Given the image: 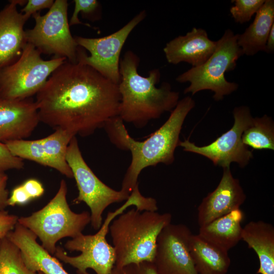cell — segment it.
<instances>
[{"instance_id": "obj_1", "label": "cell", "mask_w": 274, "mask_h": 274, "mask_svg": "<svg viewBox=\"0 0 274 274\" xmlns=\"http://www.w3.org/2000/svg\"><path fill=\"white\" fill-rule=\"evenodd\" d=\"M40 121L88 136L118 116V84L91 67L65 60L36 94Z\"/></svg>"}, {"instance_id": "obj_2", "label": "cell", "mask_w": 274, "mask_h": 274, "mask_svg": "<svg viewBox=\"0 0 274 274\" xmlns=\"http://www.w3.org/2000/svg\"><path fill=\"white\" fill-rule=\"evenodd\" d=\"M195 101L190 96L179 100L165 123L142 141H136L128 133L124 122L119 116L109 121L104 127L110 141L118 148L128 150L131 161L122 181L121 190L129 194L139 185L141 172L159 163L171 164L175 160V151L179 146L183 124Z\"/></svg>"}, {"instance_id": "obj_3", "label": "cell", "mask_w": 274, "mask_h": 274, "mask_svg": "<svg viewBox=\"0 0 274 274\" xmlns=\"http://www.w3.org/2000/svg\"><path fill=\"white\" fill-rule=\"evenodd\" d=\"M140 62L133 51H127L120 59L118 88L120 103L118 116L137 128L145 126L152 119L172 111L179 101V93L172 89L169 83L156 86L160 79L158 69L150 71L147 77L138 73Z\"/></svg>"}, {"instance_id": "obj_4", "label": "cell", "mask_w": 274, "mask_h": 274, "mask_svg": "<svg viewBox=\"0 0 274 274\" xmlns=\"http://www.w3.org/2000/svg\"><path fill=\"white\" fill-rule=\"evenodd\" d=\"M172 219L168 213L140 211L136 208L120 214L109 226L115 252V265L152 263L157 237Z\"/></svg>"}, {"instance_id": "obj_5", "label": "cell", "mask_w": 274, "mask_h": 274, "mask_svg": "<svg viewBox=\"0 0 274 274\" xmlns=\"http://www.w3.org/2000/svg\"><path fill=\"white\" fill-rule=\"evenodd\" d=\"M65 181L60 182L57 192L42 209L27 217H21L18 223L33 232L41 246L54 255L56 243L62 238H75L90 223V213H76L71 210L66 200Z\"/></svg>"}, {"instance_id": "obj_6", "label": "cell", "mask_w": 274, "mask_h": 274, "mask_svg": "<svg viewBox=\"0 0 274 274\" xmlns=\"http://www.w3.org/2000/svg\"><path fill=\"white\" fill-rule=\"evenodd\" d=\"M237 37L238 34L231 30H226L217 41L215 51L203 64L192 67L177 77L178 82L190 83L184 93L193 95L201 90H210L214 93V99L219 101L237 89V84L228 82L225 77V73L233 71L236 61L244 55L237 44Z\"/></svg>"}, {"instance_id": "obj_7", "label": "cell", "mask_w": 274, "mask_h": 274, "mask_svg": "<svg viewBox=\"0 0 274 274\" xmlns=\"http://www.w3.org/2000/svg\"><path fill=\"white\" fill-rule=\"evenodd\" d=\"M32 45L27 44L19 58L0 71V96L22 100L36 95L52 73L66 59L54 57L46 60Z\"/></svg>"}, {"instance_id": "obj_8", "label": "cell", "mask_w": 274, "mask_h": 274, "mask_svg": "<svg viewBox=\"0 0 274 274\" xmlns=\"http://www.w3.org/2000/svg\"><path fill=\"white\" fill-rule=\"evenodd\" d=\"M68 7L66 0H55L45 14H33L35 24L33 28L25 30V39L41 54L76 62L79 46L70 31Z\"/></svg>"}, {"instance_id": "obj_9", "label": "cell", "mask_w": 274, "mask_h": 274, "mask_svg": "<svg viewBox=\"0 0 274 274\" xmlns=\"http://www.w3.org/2000/svg\"><path fill=\"white\" fill-rule=\"evenodd\" d=\"M128 207L125 203L115 212H109L95 234L82 233L66 242V249L70 252L79 251L80 255L68 256L63 248L57 246L55 257L76 268L78 274H89L88 269H92L96 274H110L115 264L116 255L113 246L106 239V235L109 231L110 223Z\"/></svg>"}, {"instance_id": "obj_10", "label": "cell", "mask_w": 274, "mask_h": 274, "mask_svg": "<svg viewBox=\"0 0 274 274\" xmlns=\"http://www.w3.org/2000/svg\"><path fill=\"white\" fill-rule=\"evenodd\" d=\"M66 160L79 191L73 201L75 203L84 202L88 206L91 212V225L94 229L98 230L106 208L111 204L127 200L130 194L114 190L98 179L84 160L76 136L68 144Z\"/></svg>"}, {"instance_id": "obj_11", "label": "cell", "mask_w": 274, "mask_h": 274, "mask_svg": "<svg viewBox=\"0 0 274 274\" xmlns=\"http://www.w3.org/2000/svg\"><path fill=\"white\" fill-rule=\"evenodd\" d=\"M140 12L118 30L98 38L74 37L78 45L77 62L87 65L115 84L120 81V54L133 29L146 17Z\"/></svg>"}, {"instance_id": "obj_12", "label": "cell", "mask_w": 274, "mask_h": 274, "mask_svg": "<svg viewBox=\"0 0 274 274\" xmlns=\"http://www.w3.org/2000/svg\"><path fill=\"white\" fill-rule=\"evenodd\" d=\"M234 123L232 127L211 144L198 146L189 140L180 141L179 146L185 151L201 155L211 160L215 165L230 167L232 162L241 167L248 165L253 157L252 151L242 142L245 130L253 120L250 109L246 106L236 107L233 111Z\"/></svg>"}, {"instance_id": "obj_13", "label": "cell", "mask_w": 274, "mask_h": 274, "mask_svg": "<svg viewBox=\"0 0 274 274\" xmlns=\"http://www.w3.org/2000/svg\"><path fill=\"white\" fill-rule=\"evenodd\" d=\"M192 235L183 224L170 223L163 228L157 238L152 263L157 274H198L189 251Z\"/></svg>"}, {"instance_id": "obj_14", "label": "cell", "mask_w": 274, "mask_h": 274, "mask_svg": "<svg viewBox=\"0 0 274 274\" xmlns=\"http://www.w3.org/2000/svg\"><path fill=\"white\" fill-rule=\"evenodd\" d=\"M74 134L62 129L38 140H20L5 143L10 152L23 160L53 168L68 178L73 175L66 160L68 144Z\"/></svg>"}, {"instance_id": "obj_15", "label": "cell", "mask_w": 274, "mask_h": 274, "mask_svg": "<svg viewBox=\"0 0 274 274\" xmlns=\"http://www.w3.org/2000/svg\"><path fill=\"white\" fill-rule=\"evenodd\" d=\"M246 198L239 181L234 178L230 167L223 168L221 179L212 192L202 199L197 208L199 227L239 209Z\"/></svg>"}, {"instance_id": "obj_16", "label": "cell", "mask_w": 274, "mask_h": 274, "mask_svg": "<svg viewBox=\"0 0 274 274\" xmlns=\"http://www.w3.org/2000/svg\"><path fill=\"white\" fill-rule=\"evenodd\" d=\"M39 122L38 106L32 97L13 100L0 96V142L25 140Z\"/></svg>"}, {"instance_id": "obj_17", "label": "cell", "mask_w": 274, "mask_h": 274, "mask_svg": "<svg viewBox=\"0 0 274 274\" xmlns=\"http://www.w3.org/2000/svg\"><path fill=\"white\" fill-rule=\"evenodd\" d=\"M9 2L0 10V71L16 62L27 44L24 25L28 19L17 9L27 0Z\"/></svg>"}, {"instance_id": "obj_18", "label": "cell", "mask_w": 274, "mask_h": 274, "mask_svg": "<svg viewBox=\"0 0 274 274\" xmlns=\"http://www.w3.org/2000/svg\"><path fill=\"white\" fill-rule=\"evenodd\" d=\"M217 41L210 40L203 29L194 27L184 36L168 42L163 51L168 63L185 62L197 67L203 64L213 54Z\"/></svg>"}, {"instance_id": "obj_19", "label": "cell", "mask_w": 274, "mask_h": 274, "mask_svg": "<svg viewBox=\"0 0 274 274\" xmlns=\"http://www.w3.org/2000/svg\"><path fill=\"white\" fill-rule=\"evenodd\" d=\"M20 250L23 260L30 270L43 274H70L55 257L37 241V236L17 222L6 236Z\"/></svg>"}, {"instance_id": "obj_20", "label": "cell", "mask_w": 274, "mask_h": 274, "mask_svg": "<svg viewBox=\"0 0 274 274\" xmlns=\"http://www.w3.org/2000/svg\"><path fill=\"white\" fill-rule=\"evenodd\" d=\"M242 240L256 253L257 274H274V227L262 220L252 221L243 227Z\"/></svg>"}, {"instance_id": "obj_21", "label": "cell", "mask_w": 274, "mask_h": 274, "mask_svg": "<svg viewBox=\"0 0 274 274\" xmlns=\"http://www.w3.org/2000/svg\"><path fill=\"white\" fill-rule=\"evenodd\" d=\"M244 213L239 208L199 227L198 234L203 238L228 252L242 240L241 223Z\"/></svg>"}, {"instance_id": "obj_22", "label": "cell", "mask_w": 274, "mask_h": 274, "mask_svg": "<svg viewBox=\"0 0 274 274\" xmlns=\"http://www.w3.org/2000/svg\"><path fill=\"white\" fill-rule=\"evenodd\" d=\"M189 251L198 274H227L231 260L228 252L201 237L191 235Z\"/></svg>"}, {"instance_id": "obj_23", "label": "cell", "mask_w": 274, "mask_h": 274, "mask_svg": "<svg viewBox=\"0 0 274 274\" xmlns=\"http://www.w3.org/2000/svg\"><path fill=\"white\" fill-rule=\"evenodd\" d=\"M274 24V1L265 0L253 22L244 33L238 34L237 42L244 55L253 56L265 51L267 37Z\"/></svg>"}, {"instance_id": "obj_24", "label": "cell", "mask_w": 274, "mask_h": 274, "mask_svg": "<svg viewBox=\"0 0 274 274\" xmlns=\"http://www.w3.org/2000/svg\"><path fill=\"white\" fill-rule=\"evenodd\" d=\"M243 144L256 150H274V123L272 118L265 115L254 118L252 124L244 131Z\"/></svg>"}, {"instance_id": "obj_25", "label": "cell", "mask_w": 274, "mask_h": 274, "mask_svg": "<svg viewBox=\"0 0 274 274\" xmlns=\"http://www.w3.org/2000/svg\"><path fill=\"white\" fill-rule=\"evenodd\" d=\"M0 274H43L25 265L19 249L7 237L0 242Z\"/></svg>"}, {"instance_id": "obj_26", "label": "cell", "mask_w": 274, "mask_h": 274, "mask_svg": "<svg viewBox=\"0 0 274 274\" xmlns=\"http://www.w3.org/2000/svg\"><path fill=\"white\" fill-rule=\"evenodd\" d=\"M74 12L69 21L70 26L77 24H84L90 27L89 24L82 23L79 19L78 15L81 13L82 17L94 21L100 19V4L97 0H74Z\"/></svg>"}, {"instance_id": "obj_27", "label": "cell", "mask_w": 274, "mask_h": 274, "mask_svg": "<svg viewBox=\"0 0 274 274\" xmlns=\"http://www.w3.org/2000/svg\"><path fill=\"white\" fill-rule=\"evenodd\" d=\"M265 0H234L230 9L232 17L236 23H244L250 20L264 3Z\"/></svg>"}, {"instance_id": "obj_28", "label": "cell", "mask_w": 274, "mask_h": 274, "mask_svg": "<svg viewBox=\"0 0 274 274\" xmlns=\"http://www.w3.org/2000/svg\"><path fill=\"white\" fill-rule=\"evenodd\" d=\"M24 165L23 159L14 156L5 144L0 142V173L10 169H20Z\"/></svg>"}, {"instance_id": "obj_29", "label": "cell", "mask_w": 274, "mask_h": 274, "mask_svg": "<svg viewBox=\"0 0 274 274\" xmlns=\"http://www.w3.org/2000/svg\"><path fill=\"white\" fill-rule=\"evenodd\" d=\"M54 2V0H27L26 5L21 9L20 12L28 19L33 14L43 9H49Z\"/></svg>"}, {"instance_id": "obj_30", "label": "cell", "mask_w": 274, "mask_h": 274, "mask_svg": "<svg viewBox=\"0 0 274 274\" xmlns=\"http://www.w3.org/2000/svg\"><path fill=\"white\" fill-rule=\"evenodd\" d=\"M18 218L17 216L10 214L5 210L0 211V240L6 237L14 229Z\"/></svg>"}, {"instance_id": "obj_31", "label": "cell", "mask_w": 274, "mask_h": 274, "mask_svg": "<svg viewBox=\"0 0 274 274\" xmlns=\"http://www.w3.org/2000/svg\"><path fill=\"white\" fill-rule=\"evenodd\" d=\"M31 198L26 192L22 184L15 187L9 197L8 206H14L16 204H24L31 200Z\"/></svg>"}, {"instance_id": "obj_32", "label": "cell", "mask_w": 274, "mask_h": 274, "mask_svg": "<svg viewBox=\"0 0 274 274\" xmlns=\"http://www.w3.org/2000/svg\"><path fill=\"white\" fill-rule=\"evenodd\" d=\"M22 185L31 199L40 197L44 192L42 183L35 179L26 180Z\"/></svg>"}, {"instance_id": "obj_33", "label": "cell", "mask_w": 274, "mask_h": 274, "mask_svg": "<svg viewBox=\"0 0 274 274\" xmlns=\"http://www.w3.org/2000/svg\"><path fill=\"white\" fill-rule=\"evenodd\" d=\"M8 177L5 173H0V211L5 210L8 206L9 192L7 189Z\"/></svg>"}, {"instance_id": "obj_34", "label": "cell", "mask_w": 274, "mask_h": 274, "mask_svg": "<svg viewBox=\"0 0 274 274\" xmlns=\"http://www.w3.org/2000/svg\"><path fill=\"white\" fill-rule=\"evenodd\" d=\"M137 274H157L152 263L144 262L135 264Z\"/></svg>"}, {"instance_id": "obj_35", "label": "cell", "mask_w": 274, "mask_h": 274, "mask_svg": "<svg viewBox=\"0 0 274 274\" xmlns=\"http://www.w3.org/2000/svg\"><path fill=\"white\" fill-rule=\"evenodd\" d=\"M110 274H137L134 264L123 267L114 266Z\"/></svg>"}, {"instance_id": "obj_36", "label": "cell", "mask_w": 274, "mask_h": 274, "mask_svg": "<svg viewBox=\"0 0 274 274\" xmlns=\"http://www.w3.org/2000/svg\"><path fill=\"white\" fill-rule=\"evenodd\" d=\"M274 51V24L272 25L266 43L265 52L271 53Z\"/></svg>"}, {"instance_id": "obj_37", "label": "cell", "mask_w": 274, "mask_h": 274, "mask_svg": "<svg viewBox=\"0 0 274 274\" xmlns=\"http://www.w3.org/2000/svg\"><path fill=\"white\" fill-rule=\"evenodd\" d=\"M0 242H1V240H0Z\"/></svg>"}]
</instances>
